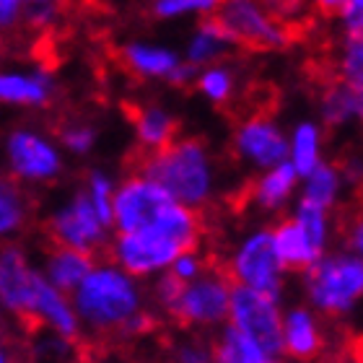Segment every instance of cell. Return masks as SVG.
<instances>
[{
    "instance_id": "obj_32",
    "label": "cell",
    "mask_w": 363,
    "mask_h": 363,
    "mask_svg": "<svg viewBox=\"0 0 363 363\" xmlns=\"http://www.w3.org/2000/svg\"><path fill=\"white\" fill-rule=\"evenodd\" d=\"M218 6H220V0H151V13H153V18L172 21V18H179V16L216 13Z\"/></svg>"
},
{
    "instance_id": "obj_25",
    "label": "cell",
    "mask_w": 363,
    "mask_h": 363,
    "mask_svg": "<svg viewBox=\"0 0 363 363\" xmlns=\"http://www.w3.org/2000/svg\"><path fill=\"white\" fill-rule=\"evenodd\" d=\"M340 189H342V172L335 167V164L322 161L311 174L303 177L301 197H298V200H303V203H309V205H317L322 211H330V208L337 203Z\"/></svg>"
},
{
    "instance_id": "obj_8",
    "label": "cell",
    "mask_w": 363,
    "mask_h": 363,
    "mask_svg": "<svg viewBox=\"0 0 363 363\" xmlns=\"http://www.w3.org/2000/svg\"><path fill=\"white\" fill-rule=\"evenodd\" d=\"M226 325L262 345L270 356H283V309L275 296L234 286Z\"/></svg>"
},
{
    "instance_id": "obj_22",
    "label": "cell",
    "mask_w": 363,
    "mask_h": 363,
    "mask_svg": "<svg viewBox=\"0 0 363 363\" xmlns=\"http://www.w3.org/2000/svg\"><path fill=\"white\" fill-rule=\"evenodd\" d=\"M231 47H234V39L228 37L226 29L216 18H205L189 37L187 50H184V62H189L197 70L208 68L220 55H226Z\"/></svg>"
},
{
    "instance_id": "obj_5",
    "label": "cell",
    "mask_w": 363,
    "mask_h": 363,
    "mask_svg": "<svg viewBox=\"0 0 363 363\" xmlns=\"http://www.w3.org/2000/svg\"><path fill=\"white\" fill-rule=\"evenodd\" d=\"M213 18L226 29L234 45L250 50H283L291 31L262 0H220Z\"/></svg>"
},
{
    "instance_id": "obj_42",
    "label": "cell",
    "mask_w": 363,
    "mask_h": 363,
    "mask_svg": "<svg viewBox=\"0 0 363 363\" xmlns=\"http://www.w3.org/2000/svg\"><path fill=\"white\" fill-rule=\"evenodd\" d=\"M314 3H317V8L325 11V13H337L345 0H314Z\"/></svg>"
},
{
    "instance_id": "obj_30",
    "label": "cell",
    "mask_w": 363,
    "mask_h": 363,
    "mask_svg": "<svg viewBox=\"0 0 363 363\" xmlns=\"http://www.w3.org/2000/svg\"><path fill=\"white\" fill-rule=\"evenodd\" d=\"M291 218H294L296 223L306 231V236H309L311 242L327 255V244H330V211H322L317 205H309V203H303V200H298Z\"/></svg>"
},
{
    "instance_id": "obj_44",
    "label": "cell",
    "mask_w": 363,
    "mask_h": 363,
    "mask_svg": "<svg viewBox=\"0 0 363 363\" xmlns=\"http://www.w3.org/2000/svg\"><path fill=\"white\" fill-rule=\"evenodd\" d=\"M0 363H13L11 361V353H8L6 342H3V337H0Z\"/></svg>"
},
{
    "instance_id": "obj_43",
    "label": "cell",
    "mask_w": 363,
    "mask_h": 363,
    "mask_svg": "<svg viewBox=\"0 0 363 363\" xmlns=\"http://www.w3.org/2000/svg\"><path fill=\"white\" fill-rule=\"evenodd\" d=\"M26 3V8L29 6H57L60 0H23Z\"/></svg>"
},
{
    "instance_id": "obj_18",
    "label": "cell",
    "mask_w": 363,
    "mask_h": 363,
    "mask_svg": "<svg viewBox=\"0 0 363 363\" xmlns=\"http://www.w3.org/2000/svg\"><path fill=\"white\" fill-rule=\"evenodd\" d=\"M122 65L138 78H172L179 68L182 57L169 47L151 45V42H128L122 47Z\"/></svg>"
},
{
    "instance_id": "obj_40",
    "label": "cell",
    "mask_w": 363,
    "mask_h": 363,
    "mask_svg": "<svg viewBox=\"0 0 363 363\" xmlns=\"http://www.w3.org/2000/svg\"><path fill=\"white\" fill-rule=\"evenodd\" d=\"M197 73H200V70L192 68L189 62L182 60L179 68H177L174 73H172V78H169V84H174V86H189V84H195V81H197Z\"/></svg>"
},
{
    "instance_id": "obj_20",
    "label": "cell",
    "mask_w": 363,
    "mask_h": 363,
    "mask_svg": "<svg viewBox=\"0 0 363 363\" xmlns=\"http://www.w3.org/2000/svg\"><path fill=\"white\" fill-rule=\"evenodd\" d=\"M94 265H96L94 255L65 250V247H55V250L47 255L42 275H45V280L50 286H55L65 296H70L81 283H84L86 275L94 270Z\"/></svg>"
},
{
    "instance_id": "obj_2",
    "label": "cell",
    "mask_w": 363,
    "mask_h": 363,
    "mask_svg": "<svg viewBox=\"0 0 363 363\" xmlns=\"http://www.w3.org/2000/svg\"><path fill=\"white\" fill-rule=\"evenodd\" d=\"M112 228L117 234L161 231L184 244L187 250H197L203 236L197 211L174 203L156 182L143 174H133L117 184L112 203Z\"/></svg>"
},
{
    "instance_id": "obj_31",
    "label": "cell",
    "mask_w": 363,
    "mask_h": 363,
    "mask_svg": "<svg viewBox=\"0 0 363 363\" xmlns=\"http://www.w3.org/2000/svg\"><path fill=\"white\" fill-rule=\"evenodd\" d=\"M114 189H117V184H114V179L106 172H101V169H94L89 174V179H86V197H89V203L94 205V211H96V216L101 220H104L106 226L112 228V203H114Z\"/></svg>"
},
{
    "instance_id": "obj_27",
    "label": "cell",
    "mask_w": 363,
    "mask_h": 363,
    "mask_svg": "<svg viewBox=\"0 0 363 363\" xmlns=\"http://www.w3.org/2000/svg\"><path fill=\"white\" fill-rule=\"evenodd\" d=\"M319 112H322V120L333 128H340L345 122L356 120L353 114V94L345 84L340 81H333L327 84L325 94H322V101H319Z\"/></svg>"
},
{
    "instance_id": "obj_11",
    "label": "cell",
    "mask_w": 363,
    "mask_h": 363,
    "mask_svg": "<svg viewBox=\"0 0 363 363\" xmlns=\"http://www.w3.org/2000/svg\"><path fill=\"white\" fill-rule=\"evenodd\" d=\"M47 231H50V239L55 242V247L96 255L106 244V231H109V226L96 216V211H94V205L89 203V197H86L84 189H78L68 203H62L60 208L50 216Z\"/></svg>"
},
{
    "instance_id": "obj_1",
    "label": "cell",
    "mask_w": 363,
    "mask_h": 363,
    "mask_svg": "<svg viewBox=\"0 0 363 363\" xmlns=\"http://www.w3.org/2000/svg\"><path fill=\"white\" fill-rule=\"evenodd\" d=\"M70 301L81 330L94 335L138 337L151 330L143 288L114 262H96L84 283L70 294Z\"/></svg>"
},
{
    "instance_id": "obj_10",
    "label": "cell",
    "mask_w": 363,
    "mask_h": 363,
    "mask_svg": "<svg viewBox=\"0 0 363 363\" xmlns=\"http://www.w3.org/2000/svg\"><path fill=\"white\" fill-rule=\"evenodd\" d=\"M182 252H189L172 236L161 231H135V234H117L109 244V257L120 270L133 278H151L172 267Z\"/></svg>"
},
{
    "instance_id": "obj_36",
    "label": "cell",
    "mask_w": 363,
    "mask_h": 363,
    "mask_svg": "<svg viewBox=\"0 0 363 363\" xmlns=\"http://www.w3.org/2000/svg\"><path fill=\"white\" fill-rule=\"evenodd\" d=\"M337 18H340V29L345 37L363 34V0H345L337 11Z\"/></svg>"
},
{
    "instance_id": "obj_13",
    "label": "cell",
    "mask_w": 363,
    "mask_h": 363,
    "mask_svg": "<svg viewBox=\"0 0 363 363\" xmlns=\"http://www.w3.org/2000/svg\"><path fill=\"white\" fill-rule=\"evenodd\" d=\"M42 272L34 270L26 252L16 244H0V306L31 322V306Z\"/></svg>"
},
{
    "instance_id": "obj_16",
    "label": "cell",
    "mask_w": 363,
    "mask_h": 363,
    "mask_svg": "<svg viewBox=\"0 0 363 363\" xmlns=\"http://www.w3.org/2000/svg\"><path fill=\"white\" fill-rule=\"evenodd\" d=\"M55 96L52 76L42 68L0 70V104L8 106H47Z\"/></svg>"
},
{
    "instance_id": "obj_17",
    "label": "cell",
    "mask_w": 363,
    "mask_h": 363,
    "mask_svg": "<svg viewBox=\"0 0 363 363\" xmlns=\"http://www.w3.org/2000/svg\"><path fill=\"white\" fill-rule=\"evenodd\" d=\"M270 231H272L275 252H278V257L286 270L306 272L319 257H325V252L311 242L309 236H306V231H303L294 218L280 220L278 226L270 228Z\"/></svg>"
},
{
    "instance_id": "obj_26",
    "label": "cell",
    "mask_w": 363,
    "mask_h": 363,
    "mask_svg": "<svg viewBox=\"0 0 363 363\" xmlns=\"http://www.w3.org/2000/svg\"><path fill=\"white\" fill-rule=\"evenodd\" d=\"M29 218V203L16 179L0 174V244L16 236Z\"/></svg>"
},
{
    "instance_id": "obj_7",
    "label": "cell",
    "mask_w": 363,
    "mask_h": 363,
    "mask_svg": "<svg viewBox=\"0 0 363 363\" xmlns=\"http://www.w3.org/2000/svg\"><path fill=\"white\" fill-rule=\"evenodd\" d=\"M231 288L226 272L205 270L192 283H184L167 314L184 327L211 330L228 322V303H231Z\"/></svg>"
},
{
    "instance_id": "obj_29",
    "label": "cell",
    "mask_w": 363,
    "mask_h": 363,
    "mask_svg": "<svg viewBox=\"0 0 363 363\" xmlns=\"http://www.w3.org/2000/svg\"><path fill=\"white\" fill-rule=\"evenodd\" d=\"M337 81L348 89L363 86V34L345 37L337 55Z\"/></svg>"
},
{
    "instance_id": "obj_21",
    "label": "cell",
    "mask_w": 363,
    "mask_h": 363,
    "mask_svg": "<svg viewBox=\"0 0 363 363\" xmlns=\"http://www.w3.org/2000/svg\"><path fill=\"white\" fill-rule=\"evenodd\" d=\"M133 128H135L138 145L145 151V156L164 151L169 143L177 140V120L164 106H140L133 117Z\"/></svg>"
},
{
    "instance_id": "obj_33",
    "label": "cell",
    "mask_w": 363,
    "mask_h": 363,
    "mask_svg": "<svg viewBox=\"0 0 363 363\" xmlns=\"http://www.w3.org/2000/svg\"><path fill=\"white\" fill-rule=\"evenodd\" d=\"M60 145L76 156H86L96 145V130L86 122H70L60 130Z\"/></svg>"
},
{
    "instance_id": "obj_39",
    "label": "cell",
    "mask_w": 363,
    "mask_h": 363,
    "mask_svg": "<svg viewBox=\"0 0 363 363\" xmlns=\"http://www.w3.org/2000/svg\"><path fill=\"white\" fill-rule=\"evenodd\" d=\"M345 244H348L350 255H356L358 259H363V211L350 218L348 228H345Z\"/></svg>"
},
{
    "instance_id": "obj_3",
    "label": "cell",
    "mask_w": 363,
    "mask_h": 363,
    "mask_svg": "<svg viewBox=\"0 0 363 363\" xmlns=\"http://www.w3.org/2000/svg\"><path fill=\"white\" fill-rule=\"evenodd\" d=\"M138 174L153 179L174 203L189 211H200L211 203L218 184L216 161L208 145L197 138H182L164 151L143 156Z\"/></svg>"
},
{
    "instance_id": "obj_4",
    "label": "cell",
    "mask_w": 363,
    "mask_h": 363,
    "mask_svg": "<svg viewBox=\"0 0 363 363\" xmlns=\"http://www.w3.org/2000/svg\"><path fill=\"white\" fill-rule=\"evenodd\" d=\"M309 309L325 317H342L363 301V259L345 252H330L303 272Z\"/></svg>"
},
{
    "instance_id": "obj_35",
    "label": "cell",
    "mask_w": 363,
    "mask_h": 363,
    "mask_svg": "<svg viewBox=\"0 0 363 363\" xmlns=\"http://www.w3.org/2000/svg\"><path fill=\"white\" fill-rule=\"evenodd\" d=\"M174 363H213V345L197 340H184L174 348Z\"/></svg>"
},
{
    "instance_id": "obj_38",
    "label": "cell",
    "mask_w": 363,
    "mask_h": 363,
    "mask_svg": "<svg viewBox=\"0 0 363 363\" xmlns=\"http://www.w3.org/2000/svg\"><path fill=\"white\" fill-rule=\"evenodd\" d=\"M23 11H26L23 0H0V31L13 29L23 18Z\"/></svg>"
},
{
    "instance_id": "obj_12",
    "label": "cell",
    "mask_w": 363,
    "mask_h": 363,
    "mask_svg": "<svg viewBox=\"0 0 363 363\" xmlns=\"http://www.w3.org/2000/svg\"><path fill=\"white\" fill-rule=\"evenodd\" d=\"M234 153L236 159L250 164L252 169L267 172L288 161V138L270 117L255 114L236 128Z\"/></svg>"
},
{
    "instance_id": "obj_14",
    "label": "cell",
    "mask_w": 363,
    "mask_h": 363,
    "mask_svg": "<svg viewBox=\"0 0 363 363\" xmlns=\"http://www.w3.org/2000/svg\"><path fill=\"white\" fill-rule=\"evenodd\" d=\"M31 322H37L45 330H50L55 337L68 342H76L81 337V333H84L70 296H65L55 286H50L45 280V275H42V280H39L37 286L34 306H31Z\"/></svg>"
},
{
    "instance_id": "obj_19",
    "label": "cell",
    "mask_w": 363,
    "mask_h": 363,
    "mask_svg": "<svg viewBox=\"0 0 363 363\" xmlns=\"http://www.w3.org/2000/svg\"><path fill=\"white\" fill-rule=\"evenodd\" d=\"M298 182H301V177L296 174V169L286 161L280 167H272L267 172H262L257 179L252 182L250 200L257 205L259 211L275 213L283 205L291 203L294 192L298 189Z\"/></svg>"
},
{
    "instance_id": "obj_23",
    "label": "cell",
    "mask_w": 363,
    "mask_h": 363,
    "mask_svg": "<svg viewBox=\"0 0 363 363\" xmlns=\"http://www.w3.org/2000/svg\"><path fill=\"white\" fill-rule=\"evenodd\" d=\"M288 164L301 179L322 164V128L317 122H298L288 135Z\"/></svg>"
},
{
    "instance_id": "obj_15",
    "label": "cell",
    "mask_w": 363,
    "mask_h": 363,
    "mask_svg": "<svg viewBox=\"0 0 363 363\" xmlns=\"http://www.w3.org/2000/svg\"><path fill=\"white\" fill-rule=\"evenodd\" d=\"M325 350V330L317 311L294 306L283 314V356L296 361H314Z\"/></svg>"
},
{
    "instance_id": "obj_37",
    "label": "cell",
    "mask_w": 363,
    "mask_h": 363,
    "mask_svg": "<svg viewBox=\"0 0 363 363\" xmlns=\"http://www.w3.org/2000/svg\"><path fill=\"white\" fill-rule=\"evenodd\" d=\"M57 16H60V8L57 6H29L23 11V18L34 26V29H47V26H52L57 21Z\"/></svg>"
},
{
    "instance_id": "obj_34",
    "label": "cell",
    "mask_w": 363,
    "mask_h": 363,
    "mask_svg": "<svg viewBox=\"0 0 363 363\" xmlns=\"http://www.w3.org/2000/svg\"><path fill=\"white\" fill-rule=\"evenodd\" d=\"M208 270V262H205V257H200L197 255V250H189V252H182L179 257L172 262V267H169V275H174L179 283H192V280H197L203 272Z\"/></svg>"
},
{
    "instance_id": "obj_6",
    "label": "cell",
    "mask_w": 363,
    "mask_h": 363,
    "mask_svg": "<svg viewBox=\"0 0 363 363\" xmlns=\"http://www.w3.org/2000/svg\"><path fill=\"white\" fill-rule=\"evenodd\" d=\"M286 272L288 270L283 267L275 244H272L270 228L250 231L236 244L228 259V280H234V286L252 288V291L275 296V298H280Z\"/></svg>"
},
{
    "instance_id": "obj_28",
    "label": "cell",
    "mask_w": 363,
    "mask_h": 363,
    "mask_svg": "<svg viewBox=\"0 0 363 363\" xmlns=\"http://www.w3.org/2000/svg\"><path fill=\"white\" fill-rule=\"evenodd\" d=\"M195 86L205 99H211L213 104H226L228 99L234 96L236 78L226 65H208L197 73Z\"/></svg>"
},
{
    "instance_id": "obj_24",
    "label": "cell",
    "mask_w": 363,
    "mask_h": 363,
    "mask_svg": "<svg viewBox=\"0 0 363 363\" xmlns=\"http://www.w3.org/2000/svg\"><path fill=\"white\" fill-rule=\"evenodd\" d=\"M213 363H280L262 345L236 333L234 327H223L213 342Z\"/></svg>"
},
{
    "instance_id": "obj_9",
    "label": "cell",
    "mask_w": 363,
    "mask_h": 363,
    "mask_svg": "<svg viewBox=\"0 0 363 363\" xmlns=\"http://www.w3.org/2000/svg\"><path fill=\"white\" fill-rule=\"evenodd\" d=\"M11 179L26 184H47L62 174V151L52 138L31 128H16L3 143Z\"/></svg>"
},
{
    "instance_id": "obj_41",
    "label": "cell",
    "mask_w": 363,
    "mask_h": 363,
    "mask_svg": "<svg viewBox=\"0 0 363 363\" xmlns=\"http://www.w3.org/2000/svg\"><path fill=\"white\" fill-rule=\"evenodd\" d=\"M353 94V114H356V120L363 122V86L361 89H350Z\"/></svg>"
}]
</instances>
